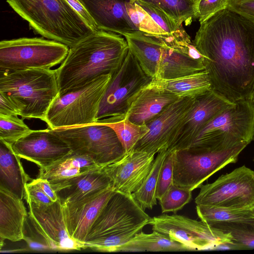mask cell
Instances as JSON below:
<instances>
[{"instance_id": "d590c367", "label": "cell", "mask_w": 254, "mask_h": 254, "mask_svg": "<svg viewBox=\"0 0 254 254\" xmlns=\"http://www.w3.org/2000/svg\"><path fill=\"white\" fill-rule=\"evenodd\" d=\"M79 168L73 166L66 156L45 168H40L37 178L50 183L62 181L81 173Z\"/></svg>"}, {"instance_id": "3957f363", "label": "cell", "mask_w": 254, "mask_h": 254, "mask_svg": "<svg viewBox=\"0 0 254 254\" xmlns=\"http://www.w3.org/2000/svg\"><path fill=\"white\" fill-rule=\"evenodd\" d=\"M123 36L143 70L153 78L169 80L205 70L203 56L191 39L141 32Z\"/></svg>"}, {"instance_id": "5bb4252c", "label": "cell", "mask_w": 254, "mask_h": 254, "mask_svg": "<svg viewBox=\"0 0 254 254\" xmlns=\"http://www.w3.org/2000/svg\"><path fill=\"white\" fill-rule=\"evenodd\" d=\"M196 205L232 209H254V171L245 165L202 184Z\"/></svg>"}, {"instance_id": "8fae6325", "label": "cell", "mask_w": 254, "mask_h": 254, "mask_svg": "<svg viewBox=\"0 0 254 254\" xmlns=\"http://www.w3.org/2000/svg\"><path fill=\"white\" fill-rule=\"evenodd\" d=\"M248 144L223 151L196 148L174 150L173 184L192 191L227 165L235 163Z\"/></svg>"}, {"instance_id": "e575fe53", "label": "cell", "mask_w": 254, "mask_h": 254, "mask_svg": "<svg viewBox=\"0 0 254 254\" xmlns=\"http://www.w3.org/2000/svg\"><path fill=\"white\" fill-rule=\"evenodd\" d=\"M192 191L173 185L159 200L162 213H176L191 200Z\"/></svg>"}, {"instance_id": "ac0fdd59", "label": "cell", "mask_w": 254, "mask_h": 254, "mask_svg": "<svg viewBox=\"0 0 254 254\" xmlns=\"http://www.w3.org/2000/svg\"><path fill=\"white\" fill-rule=\"evenodd\" d=\"M20 158L45 168L71 152L68 145L51 129L32 130L11 146Z\"/></svg>"}, {"instance_id": "f1b7e54d", "label": "cell", "mask_w": 254, "mask_h": 254, "mask_svg": "<svg viewBox=\"0 0 254 254\" xmlns=\"http://www.w3.org/2000/svg\"><path fill=\"white\" fill-rule=\"evenodd\" d=\"M159 8L178 25L191 24L195 19L196 3L193 0H137Z\"/></svg>"}, {"instance_id": "9c48e42d", "label": "cell", "mask_w": 254, "mask_h": 254, "mask_svg": "<svg viewBox=\"0 0 254 254\" xmlns=\"http://www.w3.org/2000/svg\"><path fill=\"white\" fill-rule=\"evenodd\" d=\"M153 79L145 72L128 50L121 65L112 76L95 123L124 120L137 94Z\"/></svg>"}, {"instance_id": "d6a6232c", "label": "cell", "mask_w": 254, "mask_h": 254, "mask_svg": "<svg viewBox=\"0 0 254 254\" xmlns=\"http://www.w3.org/2000/svg\"><path fill=\"white\" fill-rule=\"evenodd\" d=\"M18 116L0 115V140L11 146L32 131Z\"/></svg>"}, {"instance_id": "603a6c76", "label": "cell", "mask_w": 254, "mask_h": 254, "mask_svg": "<svg viewBox=\"0 0 254 254\" xmlns=\"http://www.w3.org/2000/svg\"><path fill=\"white\" fill-rule=\"evenodd\" d=\"M28 214L22 199L0 187V242L23 240Z\"/></svg>"}, {"instance_id": "484cf974", "label": "cell", "mask_w": 254, "mask_h": 254, "mask_svg": "<svg viewBox=\"0 0 254 254\" xmlns=\"http://www.w3.org/2000/svg\"><path fill=\"white\" fill-rule=\"evenodd\" d=\"M196 211L200 220L225 232L236 226L254 224V209H232L196 205Z\"/></svg>"}, {"instance_id": "ffe728a7", "label": "cell", "mask_w": 254, "mask_h": 254, "mask_svg": "<svg viewBox=\"0 0 254 254\" xmlns=\"http://www.w3.org/2000/svg\"><path fill=\"white\" fill-rule=\"evenodd\" d=\"M155 155L132 150L103 167L113 190L129 194L137 190L149 173Z\"/></svg>"}, {"instance_id": "30bf717a", "label": "cell", "mask_w": 254, "mask_h": 254, "mask_svg": "<svg viewBox=\"0 0 254 254\" xmlns=\"http://www.w3.org/2000/svg\"><path fill=\"white\" fill-rule=\"evenodd\" d=\"M69 47L43 38L23 37L0 42V71L30 68L51 69L61 64Z\"/></svg>"}, {"instance_id": "4dcf8cb0", "label": "cell", "mask_w": 254, "mask_h": 254, "mask_svg": "<svg viewBox=\"0 0 254 254\" xmlns=\"http://www.w3.org/2000/svg\"><path fill=\"white\" fill-rule=\"evenodd\" d=\"M102 124L106 125L114 129L126 153L132 150L136 143L149 131L146 125H137L127 118L119 122Z\"/></svg>"}, {"instance_id": "ab89813d", "label": "cell", "mask_w": 254, "mask_h": 254, "mask_svg": "<svg viewBox=\"0 0 254 254\" xmlns=\"http://www.w3.org/2000/svg\"><path fill=\"white\" fill-rule=\"evenodd\" d=\"M25 192V199L36 205H49L54 202L32 181L26 185Z\"/></svg>"}, {"instance_id": "ee69618b", "label": "cell", "mask_w": 254, "mask_h": 254, "mask_svg": "<svg viewBox=\"0 0 254 254\" xmlns=\"http://www.w3.org/2000/svg\"><path fill=\"white\" fill-rule=\"evenodd\" d=\"M32 181L33 183L38 186L53 202L58 200V196L52 188L49 181L45 179L39 178H37V179L32 180Z\"/></svg>"}, {"instance_id": "4316f807", "label": "cell", "mask_w": 254, "mask_h": 254, "mask_svg": "<svg viewBox=\"0 0 254 254\" xmlns=\"http://www.w3.org/2000/svg\"><path fill=\"white\" fill-rule=\"evenodd\" d=\"M153 79L159 86L179 98L196 97L212 89L206 70L172 79Z\"/></svg>"}, {"instance_id": "8992f818", "label": "cell", "mask_w": 254, "mask_h": 254, "mask_svg": "<svg viewBox=\"0 0 254 254\" xmlns=\"http://www.w3.org/2000/svg\"><path fill=\"white\" fill-rule=\"evenodd\" d=\"M0 92L14 103L22 119L45 122L51 104L60 94L56 69L0 71Z\"/></svg>"}, {"instance_id": "8d00e7d4", "label": "cell", "mask_w": 254, "mask_h": 254, "mask_svg": "<svg viewBox=\"0 0 254 254\" xmlns=\"http://www.w3.org/2000/svg\"><path fill=\"white\" fill-rule=\"evenodd\" d=\"M232 236L233 244L230 250L254 249V224H245L227 230Z\"/></svg>"}, {"instance_id": "f6af8a7d", "label": "cell", "mask_w": 254, "mask_h": 254, "mask_svg": "<svg viewBox=\"0 0 254 254\" xmlns=\"http://www.w3.org/2000/svg\"><path fill=\"white\" fill-rule=\"evenodd\" d=\"M250 100L254 103V89L251 96Z\"/></svg>"}, {"instance_id": "cb8c5ba5", "label": "cell", "mask_w": 254, "mask_h": 254, "mask_svg": "<svg viewBox=\"0 0 254 254\" xmlns=\"http://www.w3.org/2000/svg\"><path fill=\"white\" fill-rule=\"evenodd\" d=\"M50 183L62 203L111 186V180L103 168L82 172L74 177Z\"/></svg>"}, {"instance_id": "60d3db41", "label": "cell", "mask_w": 254, "mask_h": 254, "mask_svg": "<svg viewBox=\"0 0 254 254\" xmlns=\"http://www.w3.org/2000/svg\"><path fill=\"white\" fill-rule=\"evenodd\" d=\"M227 6L254 22V0H228Z\"/></svg>"}, {"instance_id": "7c38bea8", "label": "cell", "mask_w": 254, "mask_h": 254, "mask_svg": "<svg viewBox=\"0 0 254 254\" xmlns=\"http://www.w3.org/2000/svg\"><path fill=\"white\" fill-rule=\"evenodd\" d=\"M69 146L71 152L90 157L104 167L122 158L125 149L114 129L102 124L52 129Z\"/></svg>"}, {"instance_id": "c3c4849f", "label": "cell", "mask_w": 254, "mask_h": 254, "mask_svg": "<svg viewBox=\"0 0 254 254\" xmlns=\"http://www.w3.org/2000/svg\"><path fill=\"white\" fill-rule=\"evenodd\" d=\"M253 161H254V158H253Z\"/></svg>"}, {"instance_id": "7402d4cb", "label": "cell", "mask_w": 254, "mask_h": 254, "mask_svg": "<svg viewBox=\"0 0 254 254\" xmlns=\"http://www.w3.org/2000/svg\"><path fill=\"white\" fill-rule=\"evenodd\" d=\"M179 99L174 94L159 86L153 79L137 94L126 118L137 125H146L166 107Z\"/></svg>"}, {"instance_id": "6da1fadb", "label": "cell", "mask_w": 254, "mask_h": 254, "mask_svg": "<svg viewBox=\"0 0 254 254\" xmlns=\"http://www.w3.org/2000/svg\"><path fill=\"white\" fill-rule=\"evenodd\" d=\"M192 43L202 55L211 88L232 102L254 89V22L229 7L200 23Z\"/></svg>"}, {"instance_id": "b9f144b4", "label": "cell", "mask_w": 254, "mask_h": 254, "mask_svg": "<svg viewBox=\"0 0 254 254\" xmlns=\"http://www.w3.org/2000/svg\"><path fill=\"white\" fill-rule=\"evenodd\" d=\"M65 0L93 31L98 29L92 18L79 0Z\"/></svg>"}, {"instance_id": "74e56055", "label": "cell", "mask_w": 254, "mask_h": 254, "mask_svg": "<svg viewBox=\"0 0 254 254\" xmlns=\"http://www.w3.org/2000/svg\"><path fill=\"white\" fill-rule=\"evenodd\" d=\"M168 150L160 170L156 189V197L158 200L173 185L174 151Z\"/></svg>"}, {"instance_id": "bcb514c9", "label": "cell", "mask_w": 254, "mask_h": 254, "mask_svg": "<svg viewBox=\"0 0 254 254\" xmlns=\"http://www.w3.org/2000/svg\"><path fill=\"white\" fill-rule=\"evenodd\" d=\"M200 0H195V3L198 2Z\"/></svg>"}, {"instance_id": "4fadbf2b", "label": "cell", "mask_w": 254, "mask_h": 254, "mask_svg": "<svg viewBox=\"0 0 254 254\" xmlns=\"http://www.w3.org/2000/svg\"><path fill=\"white\" fill-rule=\"evenodd\" d=\"M152 230L162 233L183 245L188 251L216 250L233 244L230 233L204 222L178 214H163L151 218Z\"/></svg>"}, {"instance_id": "7a4b0ae2", "label": "cell", "mask_w": 254, "mask_h": 254, "mask_svg": "<svg viewBox=\"0 0 254 254\" xmlns=\"http://www.w3.org/2000/svg\"><path fill=\"white\" fill-rule=\"evenodd\" d=\"M123 36L97 29L69 47L56 69L60 95L80 88L103 74L113 75L128 51Z\"/></svg>"}, {"instance_id": "d6986e66", "label": "cell", "mask_w": 254, "mask_h": 254, "mask_svg": "<svg viewBox=\"0 0 254 254\" xmlns=\"http://www.w3.org/2000/svg\"><path fill=\"white\" fill-rule=\"evenodd\" d=\"M234 103L212 89L196 96L175 140L168 150L190 147L204 125L219 112Z\"/></svg>"}, {"instance_id": "f546056e", "label": "cell", "mask_w": 254, "mask_h": 254, "mask_svg": "<svg viewBox=\"0 0 254 254\" xmlns=\"http://www.w3.org/2000/svg\"><path fill=\"white\" fill-rule=\"evenodd\" d=\"M168 152L167 150L158 153L148 176L138 189L132 194L134 198L144 209H151L157 204L156 189L158 176Z\"/></svg>"}, {"instance_id": "2e32d148", "label": "cell", "mask_w": 254, "mask_h": 254, "mask_svg": "<svg viewBox=\"0 0 254 254\" xmlns=\"http://www.w3.org/2000/svg\"><path fill=\"white\" fill-rule=\"evenodd\" d=\"M26 200L29 208L28 218L33 227L51 250L64 251L85 249L83 245L69 236L63 205L59 198L49 205H38Z\"/></svg>"}, {"instance_id": "836d02e7", "label": "cell", "mask_w": 254, "mask_h": 254, "mask_svg": "<svg viewBox=\"0 0 254 254\" xmlns=\"http://www.w3.org/2000/svg\"><path fill=\"white\" fill-rule=\"evenodd\" d=\"M135 0L149 14L154 21L166 34L180 39H191L183 26L178 25L161 10L144 2Z\"/></svg>"}, {"instance_id": "83f0119b", "label": "cell", "mask_w": 254, "mask_h": 254, "mask_svg": "<svg viewBox=\"0 0 254 254\" xmlns=\"http://www.w3.org/2000/svg\"><path fill=\"white\" fill-rule=\"evenodd\" d=\"M182 244L171 240L169 236L156 231L146 234L142 231L124 244L119 252L186 251Z\"/></svg>"}, {"instance_id": "7dc6e473", "label": "cell", "mask_w": 254, "mask_h": 254, "mask_svg": "<svg viewBox=\"0 0 254 254\" xmlns=\"http://www.w3.org/2000/svg\"><path fill=\"white\" fill-rule=\"evenodd\" d=\"M195 2V0H193Z\"/></svg>"}, {"instance_id": "f35d334b", "label": "cell", "mask_w": 254, "mask_h": 254, "mask_svg": "<svg viewBox=\"0 0 254 254\" xmlns=\"http://www.w3.org/2000/svg\"><path fill=\"white\" fill-rule=\"evenodd\" d=\"M227 5L228 0H200L196 3L195 19L200 23Z\"/></svg>"}, {"instance_id": "d4e9b609", "label": "cell", "mask_w": 254, "mask_h": 254, "mask_svg": "<svg viewBox=\"0 0 254 254\" xmlns=\"http://www.w3.org/2000/svg\"><path fill=\"white\" fill-rule=\"evenodd\" d=\"M20 158L10 145L0 140V187L22 199L26 185L32 180L25 173Z\"/></svg>"}, {"instance_id": "1f68e13d", "label": "cell", "mask_w": 254, "mask_h": 254, "mask_svg": "<svg viewBox=\"0 0 254 254\" xmlns=\"http://www.w3.org/2000/svg\"><path fill=\"white\" fill-rule=\"evenodd\" d=\"M126 6L132 22L139 31L156 37L169 35L161 29L149 14L135 0H127Z\"/></svg>"}, {"instance_id": "ba28073f", "label": "cell", "mask_w": 254, "mask_h": 254, "mask_svg": "<svg viewBox=\"0 0 254 254\" xmlns=\"http://www.w3.org/2000/svg\"><path fill=\"white\" fill-rule=\"evenodd\" d=\"M112 75H102L85 86L59 95L53 102L45 122L55 129L92 124L97 121L102 100Z\"/></svg>"}, {"instance_id": "277c9868", "label": "cell", "mask_w": 254, "mask_h": 254, "mask_svg": "<svg viewBox=\"0 0 254 254\" xmlns=\"http://www.w3.org/2000/svg\"><path fill=\"white\" fill-rule=\"evenodd\" d=\"M144 210L132 194L114 191L90 228L85 249L119 252L150 224L152 217Z\"/></svg>"}, {"instance_id": "5b68a950", "label": "cell", "mask_w": 254, "mask_h": 254, "mask_svg": "<svg viewBox=\"0 0 254 254\" xmlns=\"http://www.w3.org/2000/svg\"><path fill=\"white\" fill-rule=\"evenodd\" d=\"M36 33L68 47L93 30L65 0H6Z\"/></svg>"}, {"instance_id": "7bdbcfd3", "label": "cell", "mask_w": 254, "mask_h": 254, "mask_svg": "<svg viewBox=\"0 0 254 254\" xmlns=\"http://www.w3.org/2000/svg\"><path fill=\"white\" fill-rule=\"evenodd\" d=\"M0 115L20 116V112L14 104L3 92H0Z\"/></svg>"}, {"instance_id": "52a82bcc", "label": "cell", "mask_w": 254, "mask_h": 254, "mask_svg": "<svg viewBox=\"0 0 254 254\" xmlns=\"http://www.w3.org/2000/svg\"><path fill=\"white\" fill-rule=\"evenodd\" d=\"M254 140V103L237 101L219 112L201 128L190 148L223 151Z\"/></svg>"}, {"instance_id": "e0dca14e", "label": "cell", "mask_w": 254, "mask_h": 254, "mask_svg": "<svg viewBox=\"0 0 254 254\" xmlns=\"http://www.w3.org/2000/svg\"><path fill=\"white\" fill-rule=\"evenodd\" d=\"M114 191L110 186L62 203L67 232L71 238L85 247L90 228Z\"/></svg>"}, {"instance_id": "44dd1931", "label": "cell", "mask_w": 254, "mask_h": 254, "mask_svg": "<svg viewBox=\"0 0 254 254\" xmlns=\"http://www.w3.org/2000/svg\"><path fill=\"white\" fill-rule=\"evenodd\" d=\"M79 0L89 12L98 29L122 36L141 32L127 14V0Z\"/></svg>"}, {"instance_id": "9a60e30c", "label": "cell", "mask_w": 254, "mask_h": 254, "mask_svg": "<svg viewBox=\"0 0 254 254\" xmlns=\"http://www.w3.org/2000/svg\"><path fill=\"white\" fill-rule=\"evenodd\" d=\"M195 97L179 98L166 107L146 125L148 132L135 144L133 150L156 154L167 150L175 140Z\"/></svg>"}]
</instances>
